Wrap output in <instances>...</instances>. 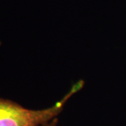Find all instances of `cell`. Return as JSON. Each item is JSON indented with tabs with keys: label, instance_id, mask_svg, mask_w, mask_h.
I'll return each mask as SVG.
<instances>
[{
	"label": "cell",
	"instance_id": "obj_1",
	"mask_svg": "<svg viewBox=\"0 0 126 126\" xmlns=\"http://www.w3.org/2000/svg\"><path fill=\"white\" fill-rule=\"evenodd\" d=\"M84 82L79 81L67 94L52 107L41 110H32L8 99L0 98V126H39L57 117L65 104L83 88Z\"/></svg>",
	"mask_w": 126,
	"mask_h": 126
},
{
	"label": "cell",
	"instance_id": "obj_2",
	"mask_svg": "<svg viewBox=\"0 0 126 126\" xmlns=\"http://www.w3.org/2000/svg\"><path fill=\"white\" fill-rule=\"evenodd\" d=\"M57 123H58V120L55 118L53 120H52L49 122H47L46 123H44V124H42L39 126H57Z\"/></svg>",
	"mask_w": 126,
	"mask_h": 126
}]
</instances>
